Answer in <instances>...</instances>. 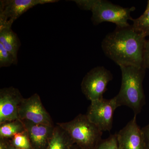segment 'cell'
<instances>
[{
  "instance_id": "1",
  "label": "cell",
  "mask_w": 149,
  "mask_h": 149,
  "mask_svg": "<svg viewBox=\"0 0 149 149\" xmlns=\"http://www.w3.org/2000/svg\"><path fill=\"white\" fill-rule=\"evenodd\" d=\"M146 37L132 25L118 28L107 35L102 48L105 55L119 66L143 67Z\"/></svg>"
},
{
  "instance_id": "2",
  "label": "cell",
  "mask_w": 149,
  "mask_h": 149,
  "mask_svg": "<svg viewBox=\"0 0 149 149\" xmlns=\"http://www.w3.org/2000/svg\"><path fill=\"white\" fill-rule=\"evenodd\" d=\"M119 66L122 75L121 87L115 99L118 107L122 105L129 107L136 116L145 104L143 87L145 68L143 67Z\"/></svg>"
},
{
  "instance_id": "3",
  "label": "cell",
  "mask_w": 149,
  "mask_h": 149,
  "mask_svg": "<svg viewBox=\"0 0 149 149\" xmlns=\"http://www.w3.org/2000/svg\"><path fill=\"white\" fill-rule=\"evenodd\" d=\"M66 130L74 144L84 149H95L102 141V131L90 121L86 115L80 114L67 122L57 123Z\"/></svg>"
},
{
  "instance_id": "4",
  "label": "cell",
  "mask_w": 149,
  "mask_h": 149,
  "mask_svg": "<svg viewBox=\"0 0 149 149\" xmlns=\"http://www.w3.org/2000/svg\"><path fill=\"white\" fill-rule=\"evenodd\" d=\"M135 9L134 7L123 8L108 1L94 0L91 20L96 25L107 22L114 23L118 28L127 27L130 25L128 20L133 19L130 13Z\"/></svg>"
},
{
  "instance_id": "5",
  "label": "cell",
  "mask_w": 149,
  "mask_h": 149,
  "mask_svg": "<svg viewBox=\"0 0 149 149\" xmlns=\"http://www.w3.org/2000/svg\"><path fill=\"white\" fill-rule=\"evenodd\" d=\"M109 70L103 66H98L86 74L81 83V90L88 100L91 101L103 98L107 86L112 80Z\"/></svg>"
},
{
  "instance_id": "6",
  "label": "cell",
  "mask_w": 149,
  "mask_h": 149,
  "mask_svg": "<svg viewBox=\"0 0 149 149\" xmlns=\"http://www.w3.org/2000/svg\"><path fill=\"white\" fill-rule=\"evenodd\" d=\"M58 1L57 0H1L0 29L10 28L15 20L35 6Z\"/></svg>"
},
{
  "instance_id": "7",
  "label": "cell",
  "mask_w": 149,
  "mask_h": 149,
  "mask_svg": "<svg viewBox=\"0 0 149 149\" xmlns=\"http://www.w3.org/2000/svg\"><path fill=\"white\" fill-rule=\"evenodd\" d=\"M118 107L114 97L96 100L91 101L86 115L102 132L110 131L112 128L113 113Z\"/></svg>"
},
{
  "instance_id": "8",
  "label": "cell",
  "mask_w": 149,
  "mask_h": 149,
  "mask_svg": "<svg viewBox=\"0 0 149 149\" xmlns=\"http://www.w3.org/2000/svg\"><path fill=\"white\" fill-rule=\"evenodd\" d=\"M19 118L37 123L54 126L53 121L44 107L39 95L34 94L22 102L18 111Z\"/></svg>"
},
{
  "instance_id": "9",
  "label": "cell",
  "mask_w": 149,
  "mask_h": 149,
  "mask_svg": "<svg viewBox=\"0 0 149 149\" xmlns=\"http://www.w3.org/2000/svg\"><path fill=\"white\" fill-rule=\"evenodd\" d=\"M24 98L19 90L13 87L0 90V124L19 118V106Z\"/></svg>"
},
{
  "instance_id": "10",
  "label": "cell",
  "mask_w": 149,
  "mask_h": 149,
  "mask_svg": "<svg viewBox=\"0 0 149 149\" xmlns=\"http://www.w3.org/2000/svg\"><path fill=\"white\" fill-rule=\"evenodd\" d=\"M136 116L117 134L119 149H147L142 131L136 122Z\"/></svg>"
},
{
  "instance_id": "11",
  "label": "cell",
  "mask_w": 149,
  "mask_h": 149,
  "mask_svg": "<svg viewBox=\"0 0 149 149\" xmlns=\"http://www.w3.org/2000/svg\"><path fill=\"white\" fill-rule=\"evenodd\" d=\"M28 133L32 149H47L53 134L55 125L37 124L22 120Z\"/></svg>"
},
{
  "instance_id": "12",
  "label": "cell",
  "mask_w": 149,
  "mask_h": 149,
  "mask_svg": "<svg viewBox=\"0 0 149 149\" xmlns=\"http://www.w3.org/2000/svg\"><path fill=\"white\" fill-rule=\"evenodd\" d=\"M0 43L17 60H18L17 53L21 46V42L18 36L11 27L0 29Z\"/></svg>"
},
{
  "instance_id": "13",
  "label": "cell",
  "mask_w": 149,
  "mask_h": 149,
  "mask_svg": "<svg viewBox=\"0 0 149 149\" xmlns=\"http://www.w3.org/2000/svg\"><path fill=\"white\" fill-rule=\"evenodd\" d=\"M74 144L66 130L57 124L47 149H70Z\"/></svg>"
},
{
  "instance_id": "14",
  "label": "cell",
  "mask_w": 149,
  "mask_h": 149,
  "mask_svg": "<svg viewBox=\"0 0 149 149\" xmlns=\"http://www.w3.org/2000/svg\"><path fill=\"white\" fill-rule=\"evenodd\" d=\"M25 126L19 119L0 124V138L11 139L18 133L25 131Z\"/></svg>"
},
{
  "instance_id": "15",
  "label": "cell",
  "mask_w": 149,
  "mask_h": 149,
  "mask_svg": "<svg viewBox=\"0 0 149 149\" xmlns=\"http://www.w3.org/2000/svg\"><path fill=\"white\" fill-rule=\"evenodd\" d=\"M132 25L137 31L141 32L145 36H149V10H145L140 17L133 19Z\"/></svg>"
},
{
  "instance_id": "16",
  "label": "cell",
  "mask_w": 149,
  "mask_h": 149,
  "mask_svg": "<svg viewBox=\"0 0 149 149\" xmlns=\"http://www.w3.org/2000/svg\"><path fill=\"white\" fill-rule=\"evenodd\" d=\"M13 146L19 149H32L28 133L26 130L18 133L10 139Z\"/></svg>"
},
{
  "instance_id": "17",
  "label": "cell",
  "mask_w": 149,
  "mask_h": 149,
  "mask_svg": "<svg viewBox=\"0 0 149 149\" xmlns=\"http://www.w3.org/2000/svg\"><path fill=\"white\" fill-rule=\"evenodd\" d=\"M17 62L18 60L0 43V68L7 67L12 65H16Z\"/></svg>"
},
{
  "instance_id": "18",
  "label": "cell",
  "mask_w": 149,
  "mask_h": 149,
  "mask_svg": "<svg viewBox=\"0 0 149 149\" xmlns=\"http://www.w3.org/2000/svg\"><path fill=\"white\" fill-rule=\"evenodd\" d=\"M95 149H119L117 134L111 135L107 139L102 140Z\"/></svg>"
},
{
  "instance_id": "19",
  "label": "cell",
  "mask_w": 149,
  "mask_h": 149,
  "mask_svg": "<svg viewBox=\"0 0 149 149\" xmlns=\"http://www.w3.org/2000/svg\"><path fill=\"white\" fill-rule=\"evenodd\" d=\"M143 67L149 68V39L146 42L143 56Z\"/></svg>"
},
{
  "instance_id": "20",
  "label": "cell",
  "mask_w": 149,
  "mask_h": 149,
  "mask_svg": "<svg viewBox=\"0 0 149 149\" xmlns=\"http://www.w3.org/2000/svg\"><path fill=\"white\" fill-rule=\"evenodd\" d=\"M147 149H149V123L142 128Z\"/></svg>"
},
{
  "instance_id": "21",
  "label": "cell",
  "mask_w": 149,
  "mask_h": 149,
  "mask_svg": "<svg viewBox=\"0 0 149 149\" xmlns=\"http://www.w3.org/2000/svg\"><path fill=\"white\" fill-rule=\"evenodd\" d=\"M10 145V139L0 138V149H8Z\"/></svg>"
},
{
  "instance_id": "22",
  "label": "cell",
  "mask_w": 149,
  "mask_h": 149,
  "mask_svg": "<svg viewBox=\"0 0 149 149\" xmlns=\"http://www.w3.org/2000/svg\"><path fill=\"white\" fill-rule=\"evenodd\" d=\"M70 149H84L82 148L79 146H77L76 144H74L71 147Z\"/></svg>"
},
{
  "instance_id": "23",
  "label": "cell",
  "mask_w": 149,
  "mask_h": 149,
  "mask_svg": "<svg viewBox=\"0 0 149 149\" xmlns=\"http://www.w3.org/2000/svg\"><path fill=\"white\" fill-rule=\"evenodd\" d=\"M8 149H19L17 148H15V147L13 146H11V145L10 144V145L9 148Z\"/></svg>"
},
{
  "instance_id": "24",
  "label": "cell",
  "mask_w": 149,
  "mask_h": 149,
  "mask_svg": "<svg viewBox=\"0 0 149 149\" xmlns=\"http://www.w3.org/2000/svg\"><path fill=\"white\" fill-rule=\"evenodd\" d=\"M146 10H149V0L148 1V4H147L146 8Z\"/></svg>"
}]
</instances>
